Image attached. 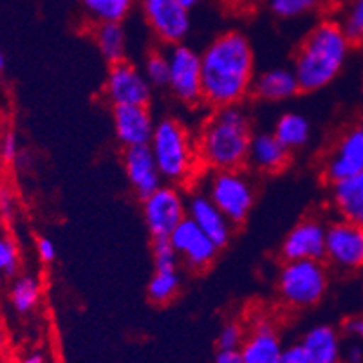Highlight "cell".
Masks as SVG:
<instances>
[{
  "mask_svg": "<svg viewBox=\"0 0 363 363\" xmlns=\"http://www.w3.org/2000/svg\"><path fill=\"white\" fill-rule=\"evenodd\" d=\"M203 101L212 108L240 105L255 80V52L247 36L226 31L201 52Z\"/></svg>",
  "mask_w": 363,
  "mask_h": 363,
  "instance_id": "1",
  "label": "cell"
},
{
  "mask_svg": "<svg viewBox=\"0 0 363 363\" xmlns=\"http://www.w3.org/2000/svg\"><path fill=\"white\" fill-rule=\"evenodd\" d=\"M352 44L336 21H322L303 36L293 60L300 92L328 87L347 65Z\"/></svg>",
  "mask_w": 363,
  "mask_h": 363,
  "instance_id": "2",
  "label": "cell"
},
{
  "mask_svg": "<svg viewBox=\"0 0 363 363\" xmlns=\"http://www.w3.org/2000/svg\"><path fill=\"white\" fill-rule=\"evenodd\" d=\"M253 130L242 105L216 108L196 140L197 160L210 170H239L246 164Z\"/></svg>",
  "mask_w": 363,
  "mask_h": 363,
  "instance_id": "3",
  "label": "cell"
},
{
  "mask_svg": "<svg viewBox=\"0 0 363 363\" xmlns=\"http://www.w3.org/2000/svg\"><path fill=\"white\" fill-rule=\"evenodd\" d=\"M148 147L154 154L161 177L168 184H184L196 176L199 164L196 141L179 120L163 118L157 121Z\"/></svg>",
  "mask_w": 363,
  "mask_h": 363,
  "instance_id": "4",
  "label": "cell"
},
{
  "mask_svg": "<svg viewBox=\"0 0 363 363\" xmlns=\"http://www.w3.org/2000/svg\"><path fill=\"white\" fill-rule=\"evenodd\" d=\"M328 269L322 260H284L277 277V291L286 306L308 309L325 296Z\"/></svg>",
  "mask_w": 363,
  "mask_h": 363,
  "instance_id": "5",
  "label": "cell"
},
{
  "mask_svg": "<svg viewBox=\"0 0 363 363\" xmlns=\"http://www.w3.org/2000/svg\"><path fill=\"white\" fill-rule=\"evenodd\" d=\"M212 203L226 216L233 226L246 223L247 216L255 204V188L252 179L239 170H212L204 184Z\"/></svg>",
  "mask_w": 363,
  "mask_h": 363,
  "instance_id": "6",
  "label": "cell"
},
{
  "mask_svg": "<svg viewBox=\"0 0 363 363\" xmlns=\"http://www.w3.org/2000/svg\"><path fill=\"white\" fill-rule=\"evenodd\" d=\"M168 56V89L184 105L203 104L201 52L183 44L170 45Z\"/></svg>",
  "mask_w": 363,
  "mask_h": 363,
  "instance_id": "7",
  "label": "cell"
},
{
  "mask_svg": "<svg viewBox=\"0 0 363 363\" xmlns=\"http://www.w3.org/2000/svg\"><path fill=\"white\" fill-rule=\"evenodd\" d=\"M141 212L152 239H168L186 217V199L174 184H161L156 192L141 199Z\"/></svg>",
  "mask_w": 363,
  "mask_h": 363,
  "instance_id": "8",
  "label": "cell"
},
{
  "mask_svg": "<svg viewBox=\"0 0 363 363\" xmlns=\"http://www.w3.org/2000/svg\"><path fill=\"white\" fill-rule=\"evenodd\" d=\"M141 13L152 33L167 45L183 44L190 33V11L179 0H141Z\"/></svg>",
  "mask_w": 363,
  "mask_h": 363,
  "instance_id": "9",
  "label": "cell"
},
{
  "mask_svg": "<svg viewBox=\"0 0 363 363\" xmlns=\"http://www.w3.org/2000/svg\"><path fill=\"white\" fill-rule=\"evenodd\" d=\"M104 94L112 107L121 105H141L148 107L152 98V85L145 78L143 71L130 62L123 60L112 64L107 72Z\"/></svg>",
  "mask_w": 363,
  "mask_h": 363,
  "instance_id": "10",
  "label": "cell"
},
{
  "mask_svg": "<svg viewBox=\"0 0 363 363\" xmlns=\"http://www.w3.org/2000/svg\"><path fill=\"white\" fill-rule=\"evenodd\" d=\"M363 172V134L358 127L343 130L331 145L322 163V176L329 184Z\"/></svg>",
  "mask_w": 363,
  "mask_h": 363,
  "instance_id": "11",
  "label": "cell"
},
{
  "mask_svg": "<svg viewBox=\"0 0 363 363\" xmlns=\"http://www.w3.org/2000/svg\"><path fill=\"white\" fill-rule=\"evenodd\" d=\"M325 259L340 269L363 267V226L338 219L325 228Z\"/></svg>",
  "mask_w": 363,
  "mask_h": 363,
  "instance_id": "12",
  "label": "cell"
},
{
  "mask_svg": "<svg viewBox=\"0 0 363 363\" xmlns=\"http://www.w3.org/2000/svg\"><path fill=\"white\" fill-rule=\"evenodd\" d=\"M170 244L176 250L179 260L192 272H203L216 260L219 247L213 240L194 223L192 219L184 217L176 230L168 237Z\"/></svg>",
  "mask_w": 363,
  "mask_h": 363,
  "instance_id": "13",
  "label": "cell"
},
{
  "mask_svg": "<svg viewBox=\"0 0 363 363\" xmlns=\"http://www.w3.org/2000/svg\"><path fill=\"white\" fill-rule=\"evenodd\" d=\"M325 224L318 219L296 223L280 244L284 260H323L325 259Z\"/></svg>",
  "mask_w": 363,
  "mask_h": 363,
  "instance_id": "14",
  "label": "cell"
},
{
  "mask_svg": "<svg viewBox=\"0 0 363 363\" xmlns=\"http://www.w3.org/2000/svg\"><path fill=\"white\" fill-rule=\"evenodd\" d=\"M112 125L118 143L123 148L148 145L156 127L148 107L141 105L112 107Z\"/></svg>",
  "mask_w": 363,
  "mask_h": 363,
  "instance_id": "15",
  "label": "cell"
},
{
  "mask_svg": "<svg viewBox=\"0 0 363 363\" xmlns=\"http://www.w3.org/2000/svg\"><path fill=\"white\" fill-rule=\"evenodd\" d=\"M123 168L132 192L140 199L154 194L163 184V177L157 170L156 160L148 145L125 148Z\"/></svg>",
  "mask_w": 363,
  "mask_h": 363,
  "instance_id": "16",
  "label": "cell"
},
{
  "mask_svg": "<svg viewBox=\"0 0 363 363\" xmlns=\"http://www.w3.org/2000/svg\"><path fill=\"white\" fill-rule=\"evenodd\" d=\"M186 217L213 240L217 247L228 246L233 233V224L204 192H194L186 199Z\"/></svg>",
  "mask_w": 363,
  "mask_h": 363,
  "instance_id": "17",
  "label": "cell"
},
{
  "mask_svg": "<svg viewBox=\"0 0 363 363\" xmlns=\"http://www.w3.org/2000/svg\"><path fill=\"white\" fill-rule=\"evenodd\" d=\"M282 352V340L269 318L257 320L240 345L244 363H280Z\"/></svg>",
  "mask_w": 363,
  "mask_h": 363,
  "instance_id": "18",
  "label": "cell"
},
{
  "mask_svg": "<svg viewBox=\"0 0 363 363\" xmlns=\"http://www.w3.org/2000/svg\"><path fill=\"white\" fill-rule=\"evenodd\" d=\"M291 152L284 147L273 132H257L250 141L246 164L262 174H277L288 167Z\"/></svg>",
  "mask_w": 363,
  "mask_h": 363,
  "instance_id": "19",
  "label": "cell"
},
{
  "mask_svg": "<svg viewBox=\"0 0 363 363\" xmlns=\"http://www.w3.org/2000/svg\"><path fill=\"white\" fill-rule=\"evenodd\" d=\"M298 343L313 363H342V338L329 323L309 328Z\"/></svg>",
  "mask_w": 363,
  "mask_h": 363,
  "instance_id": "20",
  "label": "cell"
},
{
  "mask_svg": "<svg viewBox=\"0 0 363 363\" xmlns=\"http://www.w3.org/2000/svg\"><path fill=\"white\" fill-rule=\"evenodd\" d=\"M253 96L262 101H286L300 92L298 82L288 67H273L260 72L253 80Z\"/></svg>",
  "mask_w": 363,
  "mask_h": 363,
  "instance_id": "21",
  "label": "cell"
},
{
  "mask_svg": "<svg viewBox=\"0 0 363 363\" xmlns=\"http://www.w3.org/2000/svg\"><path fill=\"white\" fill-rule=\"evenodd\" d=\"M331 204L340 219L363 226V172L331 184Z\"/></svg>",
  "mask_w": 363,
  "mask_h": 363,
  "instance_id": "22",
  "label": "cell"
},
{
  "mask_svg": "<svg viewBox=\"0 0 363 363\" xmlns=\"http://www.w3.org/2000/svg\"><path fill=\"white\" fill-rule=\"evenodd\" d=\"M273 136L289 152L300 150L311 141V121L300 112H284L273 127Z\"/></svg>",
  "mask_w": 363,
  "mask_h": 363,
  "instance_id": "23",
  "label": "cell"
},
{
  "mask_svg": "<svg viewBox=\"0 0 363 363\" xmlns=\"http://www.w3.org/2000/svg\"><path fill=\"white\" fill-rule=\"evenodd\" d=\"M94 42L104 56V60L108 64H118L123 62L127 56V31H125L123 22H107V24H98L94 29Z\"/></svg>",
  "mask_w": 363,
  "mask_h": 363,
  "instance_id": "24",
  "label": "cell"
},
{
  "mask_svg": "<svg viewBox=\"0 0 363 363\" xmlns=\"http://www.w3.org/2000/svg\"><path fill=\"white\" fill-rule=\"evenodd\" d=\"M89 21L94 24L123 22L134 9L136 0H78Z\"/></svg>",
  "mask_w": 363,
  "mask_h": 363,
  "instance_id": "25",
  "label": "cell"
},
{
  "mask_svg": "<svg viewBox=\"0 0 363 363\" xmlns=\"http://www.w3.org/2000/svg\"><path fill=\"white\" fill-rule=\"evenodd\" d=\"M42 298V284L33 275H22L13 282L9 302L18 315L26 316L36 309Z\"/></svg>",
  "mask_w": 363,
  "mask_h": 363,
  "instance_id": "26",
  "label": "cell"
},
{
  "mask_svg": "<svg viewBox=\"0 0 363 363\" xmlns=\"http://www.w3.org/2000/svg\"><path fill=\"white\" fill-rule=\"evenodd\" d=\"M179 289V269H156L148 282V298L157 306H164L176 298Z\"/></svg>",
  "mask_w": 363,
  "mask_h": 363,
  "instance_id": "27",
  "label": "cell"
},
{
  "mask_svg": "<svg viewBox=\"0 0 363 363\" xmlns=\"http://www.w3.org/2000/svg\"><path fill=\"white\" fill-rule=\"evenodd\" d=\"M325 2L328 0H267V9L282 21H295L318 11Z\"/></svg>",
  "mask_w": 363,
  "mask_h": 363,
  "instance_id": "28",
  "label": "cell"
},
{
  "mask_svg": "<svg viewBox=\"0 0 363 363\" xmlns=\"http://www.w3.org/2000/svg\"><path fill=\"white\" fill-rule=\"evenodd\" d=\"M352 45L363 44V0H351L338 21Z\"/></svg>",
  "mask_w": 363,
  "mask_h": 363,
  "instance_id": "29",
  "label": "cell"
},
{
  "mask_svg": "<svg viewBox=\"0 0 363 363\" xmlns=\"http://www.w3.org/2000/svg\"><path fill=\"white\" fill-rule=\"evenodd\" d=\"M143 74L148 84L156 89L168 87V56L163 51L148 52L143 64Z\"/></svg>",
  "mask_w": 363,
  "mask_h": 363,
  "instance_id": "30",
  "label": "cell"
},
{
  "mask_svg": "<svg viewBox=\"0 0 363 363\" xmlns=\"http://www.w3.org/2000/svg\"><path fill=\"white\" fill-rule=\"evenodd\" d=\"M21 266V253L18 246L11 237L0 233V275L15 277Z\"/></svg>",
  "mask_w": 363,
  "mask_h": 363,
  "instance_id": "31",
  "label": "cell"
},
{
  "mask_svg": "<svg viewBox=\"0 0 363 363\" xmlns=\"http://www.w3.org/2000/svg\"><path fill=\"white\" fill-rule=\"evenodd\" d=\"M152 253H154V267L156 269H177L179 266V257L168 239H156L152 244Z\"/></svg>",
  "mask_w": 363,
  "mask_h": 363,
  "instance_id": "32",
  "label": "cell"
},
{
  "mask_svg": "<svg viewBox=\"0 0 363 363\" xmlns=\"http://www.w3.org/2000/svg\"><path fill=\"white\" fill-rule=\"evenodd\" d=\"M244 329L240 323L228 322L220 328L219 336H217V347L219 349H240L244 342Z\"/></svg>",
  "mask_w": 363,
  "mask_h": 363,
  "instance_id": "33",
  "label": "cell"
},
{
  "mask_svg": "<svg viewBox=\"0 0 363 363\" xmlns=\"http://www.w3.org/2000/svg\"><path fill=\"white\" fill-rule=\"evenodd\" d=\"M36 253H38V259L44 264L55 262L56 259V244L52 242L49 237H40L36 240Z\"/></svg>",
  "mask_w": 363,
  "mask_h": 363,
  "instance_id": "34",
  "label": "cell"
},
{
  "mask_svg": "<svg viewBox=\"0 0 363 363\" xmlns=\"http://www.w3.org/2000/svg\"><path fill=\"white\" fill-rule=\"evenodd\" d=\"M0 156L6 163H11V161H16L18 157V141H16V136L13 132L6 134V138L2 140V145H0Z\"/></svg>",
  "mask_w": 363,
  "mask_h": 363,
  "instance_id": "35",
  "label": "cell"
},
{
  "mask_svg": "<svg viewBox=\"0 0 363 363\" xmlns=\"http://www.w3.org/2000/svg\"><path fill=\"white\" fill-rule=\"evenodd\" d=\"M343 333L354 342H359L363 345V315L351 316L343 322Z\"/></svg>",
  "mask_w": 363,
  "mask_h": 363,
  "instance_id": "36",
  "label": "cell"
},
{
  "mask_svg": "<svg viewBox=\"0 0 363 363\" xmlns=\"http://www.w3.org/2000/svg\"><path fill=\"white\" fill-rule=\"evenodd\" d=\"M280 363H313V362L309 359V356L303 352V349L300 347V343H293V345H289V347H284Z\"/></svg>",
  "mask_w": 363,
  "mask_h": 363,
  "instance_id": "37",
  "label": "cell"
},
{
  "mask_svg": "<svg viewBox=\"0 0 363 363\" xmlns=\"http://www.w3.org/2000/svg\"><path fill=\"white\" fill-rule=\"evenodd\" d=\"M342 363H363V345L351 340V343L343 345Z\"/></svg>",
  "mask_w": 363,
  "mask_h": 363,
  "instance_id": "38",
  "label": "cell"
},
{
  "mask_svg": "<svg viewBox=\"0 0 363 363\" xmlns=\"http://www.w3.org/2000/svg\"><path fill=\"white\" fill-rule=\"evenodd\" d=\"M0 212L6 219H11L15 213V199L8 186H0Z\"/></svg>",
  "mask_w": 363,
  "mask_h": 363,
  "instance_id": "39",
  "label": "cell"
},
{
  "mask_svg": "<svg viewBox=\"0 0 363 363\" xmlns=\"http://www.w3.org/2000/svg\"><path fill=\"white\" fill-rule=\"evenodd\" d=\"M213 363H244L240 349H219Z\"/></svg>",
  "mask_w": 363,
  "mask_h": 363,
  "instance_id": "40",
  "label": "cell"
},
{
  "mask_svg": "<svg viewBox=\"0 0 363 363\" xmlns=\"http://www.w3.org/2000/svg\"><path fill=\"white\" fill-rule=\"evenodd\" d=\"M21 363H45V356L42 354L40 351H36V352H31V354L26 356Z\"/></svg>",
  "mask_w": 363,
  "mask_h": 363,
  "instance_id": "41",
  "label": "cell"
},
{
  "mask_svg": "<svg viewBox=\"0 0 363 363\" xmlns=\"http://www.w3.org/2000/svg\"><path fill=\"white\" fill-rule=\"evenodd\" d=\"M199 2H201V0H179V4L183 6L184 9H188V11L196 8V6L199 4Z\"/></svg>",
  "mask_w": 363,
  "mask_h": 363,
  "instance_id": "42",
  "label": "cell"
},
{
  "mask_svg": "<svg viewBox=\"0 0 363 363\" xmlns=\"http://www.w3.org/2000/svg\"><path fill=\"white\" fill-rule=\"evenodd\" d=\"M2 69H4V52L0 51V72H2Z\"/></svg>",
  "mask_w": 363,
  "mask_h": 363,
  "instance_id": "43",
  "label": "cell"
},
{
  "mask_svg": "<svg viewBox=\"0 0 363 363\" xmlns=\"http://www.w3.org/2000/svg\"><path fill=\"white\" fill-rule=\"evenodd\" d=\"M358 128H359V130H362V134H363V114H362V118H359V123H358Z\"/></svg>",
  "mask_w": 363,
  "mask_h": 363,
  "instance_id": "44",
  "label": "cell"
},
{
  "mask_svg": "<svg viewBox=\"0 0 363 363\" xmlns=\"http://www.w3.org/2000/svg\"><path fill=\"white\" fill-rule=\"evenodd\" d=\"M0 219H2V212H0Z\"/></svg>",
  "mask_w": 363,
  "mask_h": 363,
  "instance_id": "45",
  "label": "cell"
}]
</instances>
